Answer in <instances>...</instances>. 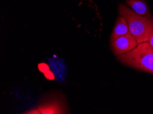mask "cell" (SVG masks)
<instances>
[{"mask_svg":"<svg viewBox=\"0 0 153 114\" xmlns=\"http://www.w3.org/2000/svg\"><path fill=\"white\" fill-rule=\"evenodd\" d=\"M119 13L127 21L130 33L139 44L148 42L153 32V18L151 15L141 16L124 4H120Z\"/></svg>","mask_w":153,"mask_h":114,"instance_id":"6da1fadb","label":"cell"},{"mask_svg":"<svg viewBox=\"0 0 153 114\" xmlns=\"http://www.w3.org/2000/svg\"><path fill=\"white\" fill-rule=\"evenodd\" d=\"M123 64L153 74V49L148 42L139 44L135 49L117 56Z\"/></svg>","mask_w":153,"mask_h":114,"instance_id":"7a4b0ae2","label":"cell"},{"mask_svg":"<svg viewBox=\"0 0 153 114\" xmlns=\"http://www.w3.org/2000/svg\"><path fill=\"white\" fill-rule=\"evenodd\" d=\"M138 45V42L130 32L111 40V49L117 57L133 50Z\"/></svg>","mask_w":153,"mask_h":114,"instance_id":"3957f363","label":"cell"},{"mask_svg":"<svg viewBox=\"0 0 153 114\" xmlns=\"http://www.w3.org/2000/svg\"><path fill=\"white\" fill-rule=\"evenodd\" d=\"M36 109V113H64L63 105L59 100H51L41 103Z\"/></svg>","mask_w":153,"mask_h":114,"instance_id":"277c9868","label":"cell"},{"mask_svg":"<svg viewBox=\"0 0 153 114\" xmlns=\"http://www.w3.org/2000/svg\"><path fill=\"white\" fill-rule=\"evenodd\" d=\"M130 32L129 27L127 21L124 17L120 15L117 17L116 22L115 23L112 34L111 36V40H113L118 37L124 36Z\"/></svg>","mask_w":153,"mask_h":114,"instance_id":"5b68a950","label":"cell"},{"mask_svg":"<svg viewBox=\"0 0 153 114\" xmlns=\"http://www.w3.org/2000/svg\"><path fill=\"white\" fill-rule=\"evenodd\" d=\"M126 4L132 10L139 15H150L149 7L143 0H126Z\"/></svg>","mask_w":153,"mask_h":114,"instance_id":"8992f818","label":"cell"},{"mask_svg":"<svg viewBox=\"0 0 153 114\" xmlns=\"http://www.w3.org/2000/svg\"><path fill=\"white\" fill-rule=\"evenodd\" d=\"M148 43H150V45H151V46L153 49V32L151 34V35H150L149 40H148Z\"/></svg>","mask_w":153,"mask_h":114,"instance_id":"52a82bcc","label":"cell"}]
</instances>
